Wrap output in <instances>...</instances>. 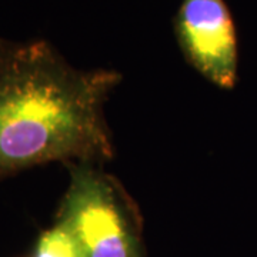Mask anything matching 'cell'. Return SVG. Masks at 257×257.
I'll return each instance as SVG.
<instances>
[{
  "instance_id": "cell-1",
  "label": "cell",
  "mask_w": 257,
  "mask_h": 257,
  "mask_svg": "<svg viewBox=\"0 0 257 257\" xmlns=\"http://www.w3.org/2000/svg\"><path fill=\"white\" fill-rule=\"evenodd\" d=\"M120 82L116 70L74 67L46 40L0 37V183L52 162L111 160L104 103Z\"/></svg>"
},
{
  "instance_id": "cell-4",
  "label": "cell",
  "mask_w": 257,
  "mask_h": 257,
  "mask_svg": "<svg viewBox=\"0 0 257 257\" xmlns=\"http://www.w3.org/2000/svg\"><path fill=\"white\" fill-rule=\"evenodd\" d=\"M33 257H86V253L73 231L55 221L53 227L39 234Z\"/></svg>"
},
{
  "instance_id": "cell-3",
  "label": "cell",
  "mask_w": 257,
  "mask_h": 257,
  "mask_svg": "<svg viewBox=\"0 0 257 257\" xmlns=\"http://www.w3.org/2000/svg\"><path fill=\"white\" fill-rule=\"evenodd\" d=\"M173 26L184 60L214 86L233 89L237 82V37L224 0H182Z\"/></svg>"
},
{
  "instance_id": "cell-2",
  "label": "cell",
  "mask_w": 257,
  "mask_h": 257,
  "mask_svg": "<svg viewBox=\"0 0 257 257\" xmlns=\"http://www.w3.org/2000/svg\"><path fill=\"white\" fill-rule=\"evenodd\" d=\"M66 167L70 182L56 221L73 231L86 257H145L142 213L119 179L92 163Z\"/></svg>"
}]
</instances>
